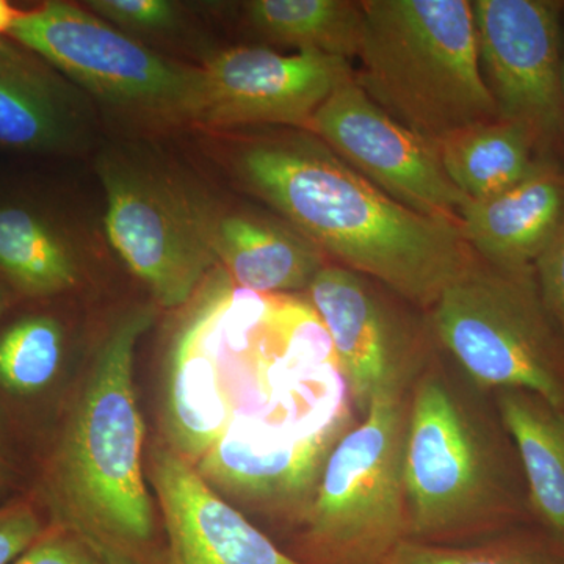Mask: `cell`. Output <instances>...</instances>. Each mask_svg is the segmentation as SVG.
<instances>
[{"label":"cell","instance_id":"1","mask_svg":"<svg viewBox=\"0 0 564 564\" xmlns=\"http://www.w3.org/2000/svg\"><path fill=\"white\" fill-rule=\"evenodd\" d=\"M251 193L339 265L433 307L473 261L456 223L403 206L314 133L258 137L237 154Z\"/></svg>","mask_w":564,"mask_h":564},{"label":"cell","instance_id":"2","mask_svg":"<svg viewBox=\"0 0 564 564\" xmlns=\"http://www.w3.org/2000/svg\"><path fill=\"white\" fill-rule=\"evenodd\" d=\"M152 321V311H132L107 334L32 492L50 522L80 538L104 564H163L133 384L137 344Z\"/></svg>","mask_w":564,"mask_h":564},{"label":"cell","instance_id":"3","mask_svg":"<svg viewBox=\"0 0 564 564\" xmlns=\"http://www.w3.org/2000/svg\"><path fill=\"white\" fill-rule=\"evenodd\" d=\"M355 80L393 120L434 148L500 118L481 76L469 0H364Z\"/></svg>","mask_w":564,"mask_h":564},{"label":"cell","instance_id":"4","mask_svg":"<svg viewBox=\"0 0 564 564\" xmlns=\"http://www.w3.org/2000/svg\"><path fill=\"white\" fill-rule=\"evenodd\" d=\"M432 326L475 383L534 393L564 411V340L533 269H500L474 254L433 304Z\"/></svg>","mask_w":564,"mask_h":564},{"label":"cell","instance_id":"5","mask_svg":"<svg viewBox=\"0 0 564 564\" xmlns=\"http://www.w3.org/2000/svg\"><path fill=\"white\" fill-rule=\"evenodd\" d=\"M410 404L404 388L373 400L323 466L304 513L317 564H381L410 538L404 445Z\"/></svg>","mask_w":564,"mask_h":564},{"label":"cell","instance_id":"6","mask_svg":"<svg viewBox=\"0 0 564 564\" xmlns=\"http://www.w3.org/2000/svg\"><path fill=\"white\" fill-rule=\"evenodd\" d=\"M106 191L109 242L163 307H180L218 259L217 218L170 177L107 159L99 166Z\"/></svg>","mask_w":564,"mask_h":564},{"label":"cell","instance_id":"7","mask_svg":"<svg viewBox=\"0 0 564 564\" xmlns=\"http://www.w3.org/2000/svg\"><path fill=\"white\" fill-rule=\"evenodd\" d=\"M9 39L110 106L192 120L199 69L165 61L90 11L44 2L24 10Z\"/></svg>","mask_w":564,"mask_h":564},{"label":"cell","instance_id":"8","mask_svg":"<svg viewBox=\"0 0 564 564\" xmlns=\"http://www.w3.org/2000/svg\"><path fill=\"white\" fill-rule=\"evenodd\" d=\"M403 474L410 540L473 525L499 503L491 448L441 375H422L415 384Z\"/></svg>","mask_w":564,"mask_h":564},{"label":"cell","instance_id":"9","mask_svg":"<svg viewBox=\"0 0 564 564\" xmlns=\"http://www.w3.org/2000/svg\"><path fill=\"white\" fill-rule=\"evenodd\" d=\"M481 76L500 118L564 163L563 11L560 0H475Z\"/></svg>","mask_w":564,"mask_h":564},{"label":"cell","instance_id":"10","mask_svg":"<svg viewBox=\"0 0 564 564\" xmlns=\"http://www.w3.org/2000/svg\"><path fill=\"white\" fill-rule=\"evenodd\" d=\"M307 132L395 202L459 226L466 198L445 174L436 148L386 113L355 77L322 104Z\"/></svg>","mask_w":564,"mask_h":564},{"label":"cell","instance_id":"11","mask_svg":"<svg viewBox=\"0 0 564 564\" xmlns=\"http://www.w3.org/2000/svg\"><path fill=\"white\" fill-rule=\"evenodd\" d=\"M352 77L350 62L317 51L284 55L231 47L199 69L192 120L214 128L272 124L307 131L315 111Z\"/></svg>","mask_w":564,"mask_h":564},{"label":"cell","instance_id":"12","mask_svg":"<svg viewBox=\"0 0 564 564\" xmlns=\"http://www.w3.org/2000/svg\"><path fill=\"white\" fill-rule=\"evenodd\" d=\"M373 282L339 263H326L307 289L352 406L362 414L381 393L404 388L415 358L413 334Z\"/></svg>","mask_w":564,"mask_h":564},{"label":"cell","instance_id":"13","mask_svg":"<svg viewBox=\"0 0 564 564\" xmlns=\"http://www.w3.org/2000/svg\"><path fill=\"white\" fill-rule=\"evenodd\" d=\"M166 533L163 564H310L280 551L172 447L151 455Z\"/></svg>","mask_w":564,"mask_h":564},{"label":"cell","instance_id":"14","mask_svg":"<svg viewBox=\"0 0 564 564\" xmlns=\"http://www.w3.org/2000/svg\"><path fill=\"white\" fill-rule=\"evenodd\" d=\"M564 220V163L540 158L524 180L484 199L464 203L459 229L481 261L507 270L533 269Z\"/></svg>","mask_w":564,"mask_h":564},{"label":"cell","instance_id":"15","mask_svg":"<svg viewBox=\"0 0 564 564\" xmlns=\"http://www.w3.org/2000/svg\"><path fill=\"white\" fill-rule=\"evenodd\" d=\"M82 111L73 88L13 40H0V148L58 152L79 137Z\"/></svg>","mask_w":564,"mask_h":564},{"label":"cell","instance_id":"16","mask_svg":"<svg viewBox=\"0 0 564 564\" xmlns=\"http://www.w3.org/2000/svg\"><path fill=\"white\" fill-rule=\"evenodd\" d=\"M217 254L239 289L258 295L307 291L328 263L325 252L291 225L254 215L220 218Z\"/></svg>","mask_w":564,"mask_h":564},{"label":"cell","instance_id":"17","mask_svg":"<svg viewBox=\"0 0 564 564\" xmlns=\"http://www.w3.org/2000/svg\"><path fill=\"white\" fill-rule=\"evenodd\" d=\"M497 404L521 459L534 513L564 544V411L519 389L497 392Z\"/></svg>","mask_w":564,"mask_h":564},{"label":"cell","instance_id":"18","mask_svg":"<svg viewBox=\"0 0 564 564\" xmlns=\"http://www.w3.org/2000/svg\"><path fill=\"white\" fill-rule=\"evenodd\" d=\"M436 150L445 174L467 202H484L513 187L540 159L530 132L505 118L452 133Z\"/></svg>","mask_w":564,"mask_h":564},{"label":"cell","instance_id":"19","mask_svg":"<svg viewBox=\"0 0 564 564\" xmlns=\"http://www.w3.org/2000/svg\"><path fill=\"white\" fill-rule=\"evenodd\" d=\"M0 274L14 292L46 300L79 281L68 240L51 218L25 203H0Z\"/></svg>","mask_w":564,"mask_h":564},{"label":"cell","instance_id":"20","mask_svg":"<svg viewBox=\"0 0 564 564\" xmlns=\"http://www.w3.org/2000/svg\"><path fill=\"white\" fill-rule=\"evenodd\" d=\"M252 28L267 40L333 57H358L364 17L361 2L350 0H252Z\"/></svg>","mask_w":564,"mask_h":564},{"label":"cell","instance_id":"21","mask_svg":"<svg viewBox=\"0 0 564 564\" xmlns=\"http://www.w3.org/2000/svg\"><path fill=\"white\" fill-rule=\"evenodd\" d=\"M65 326L50 313H25L0 328V403L39 402L65 361Z\"/></svg>","mask_w":564,"mask_h":564},{"label":"cell","instance_id":"22","mask_svg":"<svg viewBox=\"0 0 564 564\" xmlns=\"http://www.w3.org/2000/svg\"><path fill=\"white\" fill-rule=\"evenodd\" d=\"M381 564H560L536 549L521 544L445 547L426 541L403 540Z\"/></svg>","mask_w":564,"mask_h":564},{"label":"cell","instance_id":"23","mask_svg":"<svg viewBox=\"0 0 564 564\" xmlns=\"http://www.w3.org/2000/svg\"><path fill=\"white\" fill-rule=\"evenodd\" d=\"M50 525L43 505L33 494L0 503V564H11Z\"/></svg>","mask_w":564,"mask_h":564},{"label":"cell","instance_id":"24","mask_svg":"<svg viewBox=\"0 0 564 564\" xmlns=\"http://www.w3.org/2000/svg\"><path fill=\"white\" fill-rule=\"evenodd\" d=\"M88 7L98 18L135 32H159L173 28L177 9L166 0H91Z\"/></svg>","mask_w":564,"mask_h":564},{"label":"cell","instance_id":"25","mask_svg":"<svg viewBox=\"0 0 564 564\" xmlns=\"http://www.w3.org/2000/svg\"><path fill=\"white\" fill-rule=\"evenodd\" d=\"M533 270L545 311L564 340V220Z\"/></svg>","mask_w":564,"mask_h":564},{"label":"cell","instance_id":"26","mask_svg":"<svg viewBox=\"0 0 564 564\" xmlns=\"http://www.w3.org/2000/svg\"><path fill=\"white\" fill-rule=\"evenodd\" d=\"M11 564H104L88 545L58 524L47 525L43 534Z\"/></svg>","mask_w":564,"mask_h":564},{"label":"cell","instance_id":"27","mask_svg":"<svg viewBox=\"0 0 564 564\" xmlns=\"http://www.w3.org/2000/svg\"><path fill=\"white\" fill-rule=\"evenodd\" d=\"M14 478H17V467H14L13 459L10 458L6 433L0 429V499L10 491Z\"/></svg>","mask_w":564,"mask_h":564},{"label":"cell","instance_id":"28","mask_svg":"<svg viewBox=\"0 0 564 564\" xmlns=\"http://www.w3.org/2000/svg\"><path fill=\"white\" fill-rule=\"evenodd\" d=\"M24 10L17 9L7 0H0V40L9 39V33Z\"/></svg>","mask_w":564,"mask_h":564},{"label":"cell","instance_id":"29","mask_svg":"<svg viewBox=\"0 0 564 564\" xmlns=\"http://www.w3.org/2000/svg\"><path fill=\"white\" fill-rule=\"evenodd\" d=\"M3 282L7 281L0 276V321H2L3 314H6L7 307H9L10 304V296L9 293H7V289L6 285H3Z\"/></svg>","mask_w":564,"mask_h":564},{"label":"cell","instance_id":"30","mask_svg":"<svg viewBox=\"0 0 564 564\" xmlns=\"http://www.w3.org/2000/svg\"><path fill=\"white\" fill-rule=\"evenodd\" d=\"M563 88H564V11H563Z\"/></svg>","mask_w":564,"mask_h":564}]
</instances>
